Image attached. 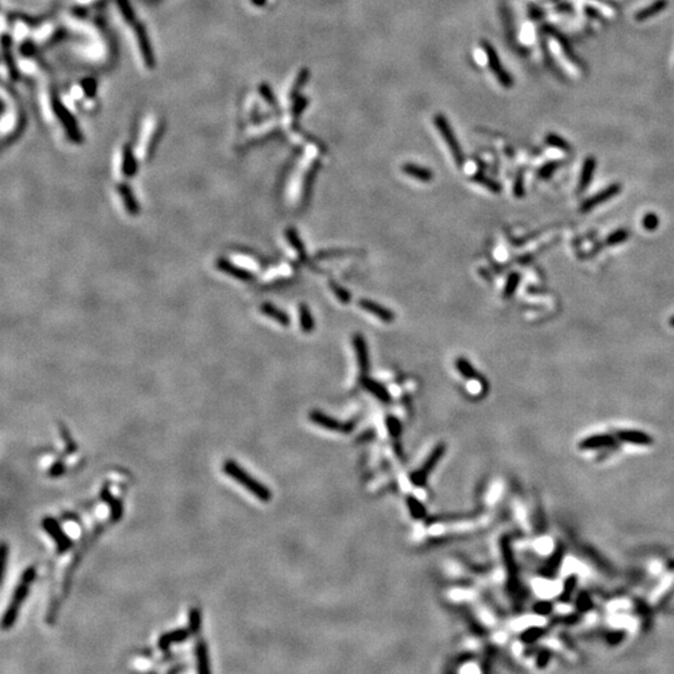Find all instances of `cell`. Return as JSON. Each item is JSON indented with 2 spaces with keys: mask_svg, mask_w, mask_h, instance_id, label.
<instances>
[{
  "mask_svg": "<svg viewBox=\"0 0 674 674\" xmlns=\"http://www.w3.org/2000/svg\"><path fill=\"white\" fill-rule=\"evenodd\" d=\"M546 142L551 146L557 147V149L562 150V151H569L571 150V145L563 139V137L558 136L556 134H548L546 136Z\"/></svg>",
  "mask_w": 674,
  "mask_h": 674,
  "instance_id": "36",
  "label": "cell"
},
{
  "mask_svg": "<svg viewBox=\"0 0 674 674\" xmlns=\"http://www.w3.org/2000/svg\"><path fill=\"white\" fill-rule=\"evenodd\" d=\"M445 452H446V446L443 445V443H438L436 447L432 450V452L430 453L429 457L426 458V461L424 462V466L411 473L409 479H411L413 486L424 487L425 484H426L430 473L435 470V467H436L437 463L440 462L441 458L443 457Z\"/></svg>",
  "mask_w": 674,
  "mask_h": 674,
  "instance_id": "4",
  "label": "cell"
},
{
  "mask_svg": "<svg viewBox=\"0 0 674 674\" xmlns=\"http://www.w3.org/2000/svg\"><path fill=\"white\" fill-rule=\"evenodd\" d=\"M354 347L355 352H356L357 362H359L360 369H361L364 375H366V372L369 371L370 367L369 351H367L366 341H365L364 336H362L361 333H356V335L354 336Z\"/></svg>",
  "mask_w": 674,
  "mask_h": 674,
  "instance_id": "17",
  "label": "cell"
},
{
  "mask_svg": "<svg viewBox=\"0 0 674 674\" xmlns=\"http://www.w3.org/2000/svg\"><path fill=\"white\" fill-rule=\"evenodd\" d=\"M299 313H300V326H301L303 332L308 333L312 332L313 328H315V321H313L312 315H311V311L305 303H301L299 307Z\"/></svg>",
  "mask_w": 674,
  "mask_h": 674,
  "instance_id": "28",
  "label": "cell"
},
{
  "mask_svg": "<svg viewBox=\"0 0 674 674\" xmlns=\"http://www.w3.org/2000/svg\"><path fill=\"white\" fill-rule=\"evenodd\" d=\"M58 427H59V431H60L61 438H63V441H64V445H65V448H64V455H65V456L74 455V453L77 451L76 442H75L74 438H72V436H71V434H70L69 430H67V427L63 424V422H59Z\"/></svg>",
  "mask_w": 674,
  "mask_h": 674,
  "instance_id": "26",
  "label": "cell"
},
{
  "mask_svg": "<svg viewBox=\"0 0 674 674\" xmlns=\"http://www.w3.org/2000/svg\"><path fill=\"white\" fill-rule=\"evenodd\" d=\"M331 287H332L333 292H335V294H336L337 299H339L341 302L347 303V302L350 301V300H351V296H350V294H349V292H347L345 289H342V287L337 286V285H335V284H332V286H331Z\"/></svg>",
  "mask_w": 674,
  "mask_h": 674,
  "instance_id": "51",
  "label": "cell"
},
{
  "mask_svg": "<svg viewBox=\"0 0 674 674\" xmlns=\"http://www.w3.org/2000/svg\"><path fill=\"white\" fill-rule=\"evenodd\" d=\"M473 180L476 181V183H478V184H481V185H483L484 188H487V189H488V190H491L492 193H499V191L502 190L501 185H499L498 183H496V181L492 180V179L487 178V176H484L483 174H481V173L474 174Z\"/></svg>",
  "mask_w": 674,
  "mask_h": 674,
  "instance_id": "34",
  "label": "cell"
},
{
  "mask_svg": "<svg viewBox=\"0 0 674 674\" xmlns=\"http://www.w3.org/2000/svg\"><path fill=\"white\" fill-rule=\"evenodd\" d=\"M252 2H254V4H256V5H259V7H261V5L265 4L266 0H252Z\"/></svg>",
  "mask_w": 674,
  "mask_h": 674,
  "instance_id": "52",
  "label": "cell"
},
{
  "mask_svg": "<svg viewBox=\"0 0 674 674\" xmlns=\"http://www.w3.org/2000/svg\"><path fill=\"white\" fill-rule=\"evenodd\" d=\"M513 193H515L516 198H523L525 196V185H523V175L522 174H518L517 178H516L515 181V186H513Z\"/></svg>",
  "mask_w": 674,
  "mask_h": 674,
  "instance_id": "47",
  "label": "cell"
},
{
  "mask_svg": "<svg viewBox=\"0 0 674 674\" xmlns=\"http://www.w3.org/2000/svg\"><path fill=\"white\" fill-rule=\"evenodd\" d=\"M659 222H660L659 217H658L657 214H654V212H648V214H645V216L643 217L642 220L643 227H644L647 231H655V230L658 229V226H659Z\"/></svg>",
  "mask_w": 674,
  "mask_h": 674,
  "instance_id": "38",
  "label": "cell"
},
{
  "mask_svg": "<svg viewBox=\"0 0 674 674\" xmlns=\"http://www.w3.org/2000/svg\"><path fill=\"white\" fill-rule=\"evenodd\" d=\"M619 441L616 436L612 435H595V436L585 437L578 445V448L583 451L589 450H606V448H614Z\"/></svg>",
  "mask_w": 674,
  "mask_h": 674,
  "instance_id": "13",
  "label": "cell"
},
{
  "mask_svg": "<svg viewBox=\"0 0 674 674\" xmlns=\"http://www.w3.org/2000/svg\"><path fill=\"white\" fill-rule=\"evenodd\" d=\"M66 471V466H65V461L64 458H58L53 465L49 467L48 470V476L51 477V478H58V477H61Z\"/></svg>",
  "mask_w": 674,
  "mask_h": 674,
  "instance_id": "39",
  "label": "cell"
},
{
  "mask_svg": "<svg viewBox=\"0 0 674 674\" xmlns=\"http://www.w3.org/2000/svg\"><path fill=\"white\" fill-rule=\"evenodd\" d=\"M520 281H521L520 274H517V272H512V274L510 275V277H508V280H507V284H506L504 291H503V296L506 297V299H508V297H511L513 294H515V291L517 290V286H518V284H520Z\"/></svg>",
  "mask_w": 674,
  "mask_h": 674,
  "instance_id": "37",
  "label": "cell"
},
{
  "mask_svg": "<svg viewBox=\"0 0 674 674\" xmlns=\"http://www.w3.org/2000/svg\"><path fill=\"white\" fill-rule=\"evenodd\" d=\"M386 426H387V430L391 434V436L397 437L401 435L402 427H401V422L398 421L396 417H387V419H386Z\"/></svg>",
  "mask_w": 674,
  "mask_h": 674,
  "instance_id": "44",
  "label": "cell"
},
{
  "mask_svg": "<svg viewBox=\"0 0 674 674\" xmlns=\"http://www.w3.org/2000/svg\"><path fill=\"white\" fill-rule=\"evenodd\" d=\"M547 631L542 627H530L521 633V640L526 644H535L546 636Z\"/></svg>",
  "mask_w": 674,
  "mask_h": 674,
  "instance_id": "27",
  "label": "cell"
},
{
  "mask_svg": "<svg viewBox=\"0 0 674 674\" xmlns=\"http://www.w3.org/2000/svg\"><path fill=\"white\" fill-rule=\"evenodd\" d=\"M559 166H561V164H559L558 161L547 162V164H544L543 166L539 168L538 176L541 179H549L552 176V174H553Z\"/></svg>",
  "mask_w": 674,
  "mask_h": 674,
  "instance_id": "43",
  "label": "cell"
},
{
  "mask_svg": "<svg viewBox=\"0 0 674 674\" xmlns=\"http://www.w3.org/2000/svg\"><path fill=\"white\" fill-rule=\"evenodd\" d=\"M596 159L593 156L587 157L583 162L582 170H580V176H579V183H578V191L579 193H583L588 189L589 184L592 183L593 175H595V170H596Z\"/></svg>",
  "mask_w": 674,
  "mask_h": 674,
  "instance_id": "19",
  "label": "cell"
},
{
  "mask_svg": "<svg viewBox=\"0 0 674 674\" xmlns=\"http://www.w3.org/2000/svg\"><path fill=\"white\" fill-rule=\"evenodd\" d=\"M607 642L611 645H617L626 638V631H614L607 634Z\"/></svg>",
  "mask_w": 674,
  "mask_h": 674,
  "instance_id": "46",
  "label": "cell"
},
{
  "mask_svg": "<svg viewBox=\"0 0 674 674\" xmlns=\"http://www.w3.org/2000/svg\"><path fill=\"white\" fill-rule=\"evenodd\" d=\"M215 266H216L219 271L224 272V274L229 275L231 277H235L237 280H241V281H248V280H252L254 277L252 272L248 271L243 266L238 265L236 261L230 260V258H219L216 260Z\"/></svg>",
  "mask_w": 674,
  "mask_h": 674,
  "instance_id": "11",
  "label": "cell"
},
{
  "mask_svg": "<svg viewBox=\"0 0 674 674\" xmlns=\"http://www.w3.org/2000/svg\"><path fill=\"white\" fill-rule=\"evenodd\" d=\"M40 525L41 527H43V530L53 538L54 543H55L56 554L63 556V554H65L66 552H69L70 549L72 548L74 541H72L71 537H70L65 531H64L60 522H59L55 517L45 516V517L41 518Z\"/></svg>",
  "mask_w": 674,
  "mask_h": 674,
  "instance_id": "3",
  "label": "cell"
},
{
  "mask_svg": "<svg viewBox=\"0 0 674 674\" xmlns=\"http://www.w3.org/2000/svg\"><path fill=\"white\" fill-rule=\"evenodd\" d=\"M616 437L619 442L634 446H650L653 443L652 436L639 430H619L616 432Z\"/></svg>",
  "mask_w": 674,
  "mask_h": 674,
  "instance_id": "15",
  "label": "cell"
},
{
  "mask_svg": "<svg viewBox=\"0 0 674 674\" xmlns=\"http://www.w3.org/2000/svg\"><path fill=\"white\" fill-rule=\"evenodd\" d=\"M667 5H668L667 0H655V2L652 3L649 7L637 12L636 15H634V19H636L637 22H644V20L654 17V15L658 14V13L663 12V10L667 8Z\"/></svg>",
  "mask_w": 674,
  "mask_h": 674,
  "instance_id": "24",
  "label": "cell"
},
{
  "mask_svg": "<svg viewBox=\"0 0 674 674\" xmlns=\"http://www.w3.org/2000/svg\"><path fill=\"white\" fill-rule=\"evenodd\" d=\"M482 48H483L484 54L487 56V61H488V66L489 69L492 70L494 76L497 77L501 85L506 89H510V88L513 87V79L511 76L510 72L504 69L503 65H502L501 60L498 58V54L497 51L494 50V48L492 46V44H489L488 41H482Z\"/></svg>",
  "mask_w": 674,
  "mask_h": 674,
  "instance_id": "6",
  "label": "cell"
},
{
  "mask_svg": "<svg viewBox=\"0 0 674 674\" xmlns=\"http://www.w3.org/2000/svg\"><path fill=\"white\" fill-rule=\"evenodd\" d=\"M551 657H552V654H551V652H549L548 649L539 650L538 655H537V662H536V663H537V667L538 668L546 667V665L549 663V660H551Z\"/></svg>",
  "mask_w": 674,
  "mask_h": 674,
  "instance_id": "49",
  "label": "cell"
},
{
  "mask_svg": "<svg viewBox=\"0 0 674 674\" xmlns=\"http://www.w3.org/2000/svg\"><path fill=\"white\" fill-rule=\"evenodd\" d=\"M564 554H566V549H564L563 544L557 543L556 548L553 549L551 556L547 558L546 563H544L541 572H539L542 577L547 578V579H553L559 569H561L562 562H563L564 559Z\"/></svg>",
  "mask_w": 674,
  "mask_h": 674,
  "instance_id": "10",
  "label": "cell"
},
{
  "mask_svg": "<svg viewBox=\"0 0 674 674\" xmlns=\"http://www.w3.org/2000/svg\"><path fill=\"white\" fill-rule=\"evenodd\" d=\"M402 171L406 175L411 176V178L416 179V180L422 181V183H429L434 179V173H432L430 168H426L424 166H419V165L412 164V162H406L403 164L402 166Z\"/></svg>",
  "mask_w": 674,
  "mask_h": 674,
  "instance_id": "22",
  "label": "cell"
},
{
  "mask_svg": "<svg viewBox=\"0 0 674 674\" xmlns=\"http://www.w3.org/2000/svg\"><path fill=\"white\" fill-rule=\"evenodd\" d=\"M100 498L101 501L108 504L110 510V522L116 523L121 521L124 516V504L121 498H118L113 494L110 488V482H105L100 488Z\"/></svg>",
  "mask_w": 674,
  "mask_h": 674,
  "instance_id": "8",
  "label": "cell"
},
{
  "mask_svg": "<svg viewBox=\"0 0 674 674\" xmlns=\"http://www.w3.org/2000/svg\"><path fill=\"white\" fill-rule=\"evenodd\" d=\"M118 194L120 196L121 201H123L124 209L126 210V212L130 215H136L139 212V204H137L136 199H135L133 190L130 188L125 185V184H121V185L118 186Z\"/></svg>",
  "mask_w": 674,
  "mask_h": 674,
  "instance_id": "20",
  "label": "cell"
},
{
  "mask_svg": "<svg viewBox=\"0 0 674 674\" xmlns=\"http://www.w3.org/2000/svg\"><path fill=\"white\" fill-rule=\"evenodd\" d=\"M553 603L549 601H539L533 606V612L538 616H549L553 612Z\"/></svg>",
  "mask_w": 674,
  "mask_h": 674,
  "instance_id": "42",
  "label": "cell"
},
{
  "mask_svg": "<svg viewBox=\"0 0 674 674\" xmlns=\"http://www.w3.org/2000/svg\"><path fill=\"white\" fill-rule=\"evenodd\" d=\"M286 238L289 240V242L291 243L292 247H294L295 250H296L297 252L300 254V255H303V254H305V248H303L301 238L299 237V235H297V232L295 231L294 229L287 230V231H286Z\"/></svg>",
  "mask_w": 674,
  "mask_h": 674,
  "instance_id": "40",
  "label": "cell"
},
{
  "mask_svg": "<svg viewBox=\"0 0 674 674\" xmlns=\"http://www.w3.org/2000/svg\"><path fill=\"white\" fill-rule=\"evenodd\" d=\"M260 311L265 316H268V317L272 318V320L276 321V322H279L281 326H285V327H286V326H289V323H290L289 316H287L286 313L284 312V311L280 310V308H277L276 306L272 305V303L266 302V303H264V305H261Z\"/></svg>",
  "mask_w": 674,
  "mask_h": 674,
  "instance_id": "23",
  "label": "cell"
},
{
  "mask_svg": "<svg viewBox=\"0 0 674 674\" xmlns=\"http://www.w3.org/2000/svg\"><path fill=\"white\" fill-rule=\"evenodd\" d=\"M407 508H408L409 513H411V516L414 520H422L426 516V508H425L424 503L419 499H417L416 497H407Z\"/></svg>",
  "mask_w": 674,
  "mask_h": 674,
  "instance_id": "32",
  "label": "cell"
},
{
  "mask_svg": "<svg viewBox=\"0 0 674 674\" xmlns=\"http://www.w3.org/2000/svg\"><path fill=\"white\" fill-rule=\"evenodd\" d=\"M188 628L190 629L191 634L198 636L201 631V611L198 607H193L189 609L188 614Z\"/></svg>",
  "mask_w": 674,
  "mask_h": 674,
  "instance_id": "29",
  "label": "cell"
},
{
  "mask_svg": "<svg viewBox=\"0 0 674 674\" xmlns=\"http://www.w3.org/2000/svg\"><path fill=\"white\" fill-rule=\"evenodd\" d=\"M260 92H261V94H263V97L265 98V100L268 101V103H270V105L276 106V99H275V97H274V93H272L271 88H270L268 84H261Z\"/></svg>",
  "mask_w": 674,
  "mask_h": 674,
  "instance_id": "50",
  "label": "cell"
},
{
  "mask_svg": "<svg viewBox=\"0 0 674 674\" xmlns=\"http://www.w3.org/2000/svg\"><path fill=\"white\" fill-rule=\"evenodd\" d=\"M135 170H136V162L131 154L130 149H125L123 151V161H121V174L126 178L134 176Z\"/></svg>",
  "mask_w": 674,
  "mask_h": 674,
  "instance_id": "31",
  "label": "cell"
},
{
  "mask_svg": "<svg viewBox=\"0 0 674 674\" xmlns=\"http://www.w3.org/2000/svg\"><path fill=\"white\" fill-rule=\"evenodd\" d=\"M593 607L592 600H591L589 595L585 592H582L577 598V611L579 612L580 614L584 613V612L589 611L591 608Z\"/></svg>",
  "mask_w": 674,
  "mask_h": 674,
  "instance_id": "41",
  "label": "cell"
},
{
  "mask_svg": "<svg viewBox=\"0 0 674 674\" xmlns=\"http://www.w3.org/2000/svg\"><path fill=\"white\" fill-rule=\"evenodd\" d=\"M577 584H578V575L577 574L568 575L563 582V587H562L561 595H559L558 597L559 602L568 603L569 601H571L575 588H577Z\"/></svg>",
  "mask_w": 674,
  "mask_h": 674,
  "instance_id": "25",
  "label": "cell"
},
{
  "mask_svg": "<svg viewBox=\"0 0 674 674\" xmlns=\"http://www.w3.org/2000/svg\"><path fill=\"white\" fill-rule=\"evenodd\" d=\"M628 237H629L628 230L618 229V230H616V231L612 232V234L609 235L608 237H607L606 243L609 246H616V245H619V243L626 242V241L628 240Z\"/></svg>",
  "mask_w": 674,
  "mask_h": 674,
  "instance_id": "35",
  "label": "cell"
},
{
  "mask_svg": "<svg viewBox=\"0 0 674 674\" xmlns=\"http://www.w3.org/2000/svg\"><path fill=\"white\" fill-rule=\"evenodd\" d=\"M359 305L360 307L364 308V310L367 311V312L372 313L373 316L378 317L381 321H383V322H392V321L395 320V315H393L392 311L383 307V306L378 305L377 302H373L371 301V300L364 299L359 302Z\"/></svg>",
  "mask_w": 674,
  "mask_h": 674,
  "instance_id": "18",
  "label": "cell"
},
{
  "mask_svg": "<svg viewBox=\"0 0 674 674\" xmlns=\"http://www.w3.org/2000/svg\"><path fill=\"white\" fill-rule=\"evenodd\" d=\"M501 549L506 571H507L508 575V585L511 587V589H515V588L517 587V566H516L515 556H513L511 542L508 541L507 537L502 538Z\"/></svg>",
  "mask_w": 674,
  "mask_h": 674,
  "instance_id": "12",
  "label": "cell"
},
{
  "mask_svg": "<svg viewBox=\"0 0 674 674\" xmlns=\"http://www.w3.org/2000/svg\"><path fill=\"white\" fill-rule=\"evenodd\" d=\"M307 104H308V100L306 99V98L301 97V95H299V97L295 99L294 108H292V114H294V116H296V118H297V116L301 115L302 111L305 110L306 108H307Z\"/></svg>",
  "mask_w": 674,
  "mask_h": 674,
  "instance_id": "45",
  "label": "cell"
},
{
  "mask_svg": "<svg viewBox=\"0 0 674 674\" xmlns=\"http://www.w3.org/2000/svg\"><path fill=\"white\" fill-rule=\"evenodd\" d=\"M308 76H310V71H308V69H307V67H302V69L299 71V74H297L296 79H295L294 85H292L291 90H290V98H291V99H296V98L299 97L300 93H301V90L303 88V85L307 82Z\"/></svg>",
  "mask_w": 674,
  "mask_h": 674,
  "instance_id": "30",
  "label": "cell"
},
{
  "mask_svg": "<svg viewBox=\"0 0 674 674\" xmlns=\"http://www.w3.org/2000/svg\"><path fill=\"white\" fill-rule=\"evenodd\" d=\"M191 636V632L189 628H176L173 629L170 632H165L162 633L161 636L159 637L157 639V648H159L161 652L166 653L170 647L173 644H176V643H183L185 640L189 639V637Z\"/></svg>",
  "mask_w": 674,
  "mask_h": 674,
  "instance_id": "14",
  "label": "cell"
},
{
  "mask_svg": "<svg viewBox=\"0 0 674 674\" xmlns=\"http://www.w3.org/2000/svg\"><path fill=\"white\" fill-rule=\"evenodd\" d=\"M456 369L458 370V372H461V375L463 376L467 380H474V378H479V375L477 373V371L473 369V366L463 357H460V359L456 360Z\"/></svg>",
  "mask_w": 674,
  "mask_h": 674,
  "instance_id": "33",
  "label": "cell"
},
{
  "mask_svg": "<svg viewBox=\"0 0 674 674\" xmlns=\"http://www.w3.org/2000/svg\"><path fill=\"white\" fill-rule=\"evenodd\" d=\"M361 382H362V386H364V387L366 388L369 392L372 393V395L375 396L376 398H378L380 401H382L383 403H387L391 401L390 393L387 392V390H386L385 386L381 385L380 382H377V381L372 380V378H370V377H366L365 375L362 376Z\"/></svg>",
  "mask_w": 674,
  "mask_h": 674,
  "instance_id": "21",
  "label": "cell"
},
{
  "mask_svg": "<svg viewBox=\"0 0 674 674\" xmlns=\"http://www.w3.org/2000/svg\"><path fill=\"white\" fill-rule=\"evenodd\" d=\"M194 654H195V660H196V670L201 674L211 672L209 659V649H207V644L202 637H198V638H196L195 647H194Z\"/></svg>",
  "mask_w": 674,
  "mask_h": 674,
  "instance_id": "16",
  "label": "cell"
},
{
  "mask_svg": "<svg viewBox=\"0 0 674 674\" xmlns=\"http://www.w3.org/2000/svg\"><path fill=\"white\" fill-rule=\"evenodd\" d=\"M622 191V185L621 184H612V185L607 186L606 189H603L602 191L600 193L595 194L593 196L588 198L587 200H584L580 205V212H589L592 211L595 207L600 206V205L605 204V202L609 201L611 199L616 198L619 193Z\"/></svg>",
  "mask_w": 674,
  "mask_h": 674,
  "instance_id": "7",
  "label": "cell"
},
{
  "mask_svg": "<svg viewBox=\"0 0 674 674\" xmlns=\"http://www.w3.org/2000/svg\"><path fill=\"white\" fill-rule=\"evenodd\" d=\"M308 417H310V419L313 422V424L322 427V429L330 430V431L350 432L354 430V424H350V422H341L339 421V419L327 416V414H325L323 412L320 411H312Z\"/></svg>",
  "mask_w": 674,
  "mask_h": 674,
  "instance_id": "9",
  "label": "cell"
},
{
  "mask_svg": "<svg viewBox=\"0 0 674 674\" xmlns=\"http://www.w3.org/2000/svg\"><path fill=\"white\" fill-rule=\"evenodd\" d=\"M669 323H670V326H672V327H674V316L669 320Z\"/></svg>",
  "mask_w": 674,
  "mask_h": 674,
  "instance_id": "53",
  "label": "cell"
},
{
  "mask_svg": "<svg viewBox=\"0 0 674 674\" xmlns=\"http://www.w3.org/2000/svg\"><path fill=\"white\" fill-rule=\"evenodd\" d=\"M0 556H2V580H4V575L5 571H7V564H8V556H9V547H8L7 542H3L2 543Z\"/></svg>",
  "mask_w": 674,
  "mask_h": 674,
  "instance_id": "48",
  "label": "cell"
},
{
  "mask_svg": "<svg viewBox=\"0 0 674 674\" xmlns=\"http://www.w3.org/2000/svg\"><path fill=\"white\" fill-rule=\"evenodd\" d=\"M222 471L237 482L240 486H242L246 491L250 492L252 496H255L259 501L269 502L272 498V492L264 483L254 478L247 471L243 470L240 465L234 460H226L222 465Z\"/></svg>",
  "mask_w": 674,
  "mask_h": 674,
  "instance_id": "2",
  "label": "cell"
},
{
  "mask_svg": "<svg viewBox=\"0 0 674 674\" xmlns=\"http://www.w3.org/2000/svg\"><path fill=\"white\" fill-rule=\"evenodd\" d=\"M36 574H38V571H36L35 566L27 567L24 572L22 573V578H20L19 583L15 587L12 601H10L9 606H8L7 611H5L4 616L2 618L3 631H8V629L13 628V626L17 622L20 608H22L23 603H24L28 595H29L30 587H32V583L35 580Z\"/></svg>",
  "mask_w": 674,
  "mask_h": 674,
  "instance_id": "1",
  "label": "cell"
},
{
  "mask_svg": "<svg viewBox=\"0 0 674 674\" xmlns=\"http://www.w3.org/2000/svg\"><path fill=\"white\" fill-rule=\"evenodd\" d=\"M435 125H436L437 130L440 131L441 135H442L443 140L446 141L447 146L450 147L456 164H457L458 166H462L463 162H465V155H463L462 149H461L460 144H458L457 139H456L452 128H451V125L448 124L447 119H446L442 114H436V116H435Z\"/></svg>",
  "mask_w": 674,
  "mask_h": 674,
  "instance_id": "5",
  "label": "cell"
}]
</instances>
